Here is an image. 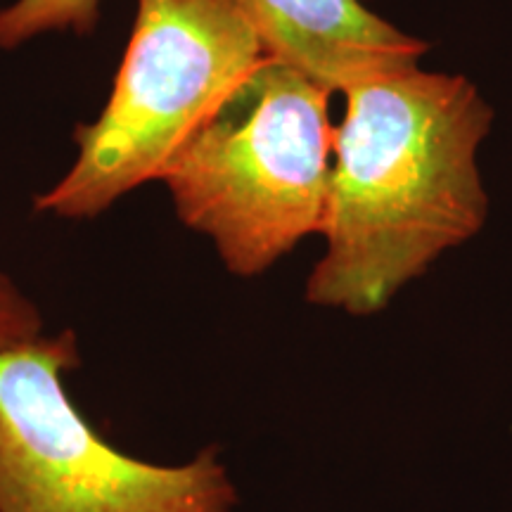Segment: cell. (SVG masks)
<instances>
[{"label": "cell", "mask_w": 512, "mask_h": 512, "mask_svg": "<svg viewBox=\"0 0 512 512\" xmlns=\"http://www.w3.org/2000/svg\"><path fill=\"white\" fill-rule=\"evenodd\" d=\"M306 302L375 316L489 214L477 152L494 110L460 74L392 69L344 88Z\"/></svg>", "instance_id": "6da1fadb"}, {"label": "cell", "mask_w": 512, "mask_h": 512, "mask_svg": "<svg viewBox=\"0 0 512 512\" xmlns=\"http://www.w3.org/2000/svg\"><path fill=\"white\" fill-rule=\"evenodd\" d=\"M328 88L261 57L181 145L162 181L185 226L254 278L320 233L335 128Z\"/></svg>", "instance_id": "7a4b0ae2"}, {"label": "cell", "mask_w": 512, "mask_h": 512, "mask_svg": "<svg viewBox=\"0 0 512 512\" xmlns=\"http://www.w3.org/2000/svg\"><path fill=\"white\" fill-rule=\"evenodd\" d=\"M266 57L235 0H138L105 110L74 133L72 169L36 200L60 219H93L166 166L214 107Z\"/></svg>", "instance_id": "3957f363"}, {"label": "cell", "mask_w": 512, "mask_h": 512, "mask_svg": "<svg viewBox=\"0 0 512 512\" xmlns=\"http://www.w3.org/2000/svg\"><path fill=\"white\" fill-rule=\"evenodd\" d=\"M74 330L0 349V512H235L216 448L164 465L119 451L79 411Z\"/></svg>", "instance_id": "277c9868"}, {"label": "cell", "mask_w": 512, "mask_h": 512, "mask_svg": "<svg viewBox=\"0 0 512 512\" xmlns=\"http://www.w3.org/2000/svg\"><path fill=\"white\" fill-rule=\"evenodd\" d=\"M266 57L328 91L418 64L430 48L370 12L363 0H235Z\"/></svg>", "instance_id": "5b68a950"}, {"label": "cell", "mask_w": 512, "mask_h": 512, "mask_svg": "<svg viewBox=\"0 0 512 512\" xmlns=\"http://www.w3.org/2000/svg\"><path fill=\"white\" fill-rule=\"evenodd\" d=\"M102 0H15L0 10V48H17L48 31L74 29L88 34Z\"/></svg>", "instance_id": "8992f818"}, {"label": "cell", "mask_w": 512, "mask_h": 512, "mask_svg": "<svg viewBox=\"0 0 512 512\" xmlns=\"http://www.w3.org/2000/svg\"><path fill=\"white\" fill-rule=\"evenodd\" d=\"M43 332L38 304L8 273L0 271V349L24 342Z\"/></svg>", "instance_id": "52a82bcc"}]
</instances>
